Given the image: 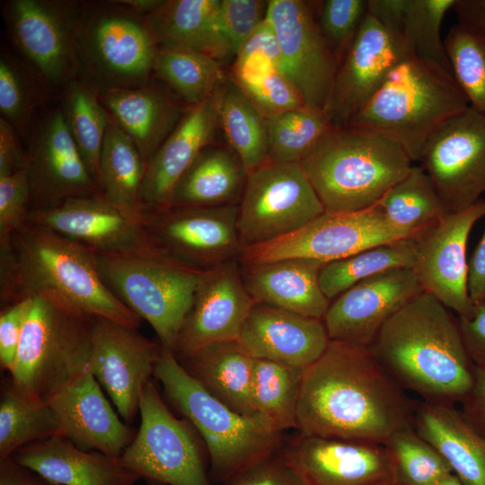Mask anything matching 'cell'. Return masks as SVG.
Listing matches in <instances>:
<instances>
[{
    "mask_svg": "<svg viewBox=\"0 0 485 485\" xmlns=\"http://www.w3.org/2000/svg\"><path fill=\"white\" fill-rule=\"evenodd\" d=\"M417 406L369 346L330 340L304 368L296 430L384 445L395 432L414 428Z\"/></svg>",
    "mask_w": 485,
    "mask_h": 485,
    "instance_id": "cell-1",
    "label": "cell"
},
{
    "mask_svg": "<svg viewBox=\"0 0 485 485\" xmlns=\"http://www.w3.org/2000/svg\"><path fill=\"white\" fill-rule=\"evenodd\" d=\"M32 297L80 318H104L132 329L142 322L105 285L92 251L27 224L0 242L1 307Z\"/></svg>",
    "mask_w": 485,
    "mask_h": 485,
    "instance_id": "cell-2",
    "label": "cell"
},
{
    "mask_svg": "<svg viewBox=\"0 0 485 485\" xmlns=\"http://www.w3.org/2000/svg\"><path fill=\"white\" fill-rule=\"evenodd\" d=\"M369 348L397 384L423 401L455 405L474 384L458 317L428 293L395 313Z\"/></svg>",
    "mask_w": 485,
    "mask_h": 485,
    "instance_id": "cell-3",
    "label": "cell"
},
{
    "mask_svg": "<svg viewBox=\"0 0 485 485\" xmlns=\"http://www.w3.org/2000/svg\"><path fill=\"white\" fill-rule=\"evenodd\" d=\"M390 137L352 125L331 128L301 161L326 211L370 208L411 168Z\"/></svg>",
    "mask_w": 485,
    "mask_h": 485,
    "instance_id": "cell-4",
    "label": "cell"
},
{
    "mask_svg": "<svg viewBox=\"0 0 485 485\" xmlns=\"http://www.w3.org/2000/svg\"><path fill=\"white\" fill-rule=\"evenodd\" d=\"M451 71L417 57L402 61L348 125L379 131L419 162L432 134L469 107Z\"/></svg>",
    "mask_w": 485,
    "mask_h": 485,
    "instance_id": "cell-5",
    "label": "cell"
},
{
    "mask_svg": "<svg viewBox=\"0 0 485 485\" xmlns=\"http://www.w3.org/2000/svg\"><path fill=\"white\" fill-rule=\"evenodd\" d=\"M153 375L201 436L209 455L210 473L216 481L224 483L253 462L281 449L282 432L259 414H239L211 395L170 349L162 347Z\"/></svg>",
    "mask_w": 485,
    "mask_h": 485,
    "instance_id": "cell-6",
    "label": "cell"
},
{
    "mask_svg": "<svg viewBox=\"0 0 485 485\" xmlns=\"http://www.w3.org/2000/svg\"><path fill=\"white\" fill-rule=\"evenodd\" d=\"M159 42L146 15L120 1L83 2L77 79L97 94L149 83Z\"/></svg>",
    "mask_w": 485,
    "mask_h": 485,
    "instance_id": "cell-7",
    "label": "cell"
},
{
    "mask_svg": "<svg viewBox=\"0 0 485 485\" xmlns=\"http://www.w3.org/2000/svg\"><path fill=\"white\" fill-rule=\"evenodd\" d=\"M93 321L32 297L9 384L23 396L47 403L88 368Z\"/></svg>",
    "mask_w": 485,
    "mask_h": 485,
    "instance_id": "cell-8",
    "label": "cell"
},
{
    "mask_svg": "<svg viewBox=\"0 0 485 485\" xmlns=\"http://www.w3.org/2000/svg\"><path fill=\"white\" fill-rule=\"evenodd\" d=\"M93 255L109 289L152 326L162 347L172 351L203 270L170 256Z\"/></svg>",
    "mask_w": 485,
    "mask_h": 485,
    "instance_id": "cell-9",
    "label": "cell"
},
{
    "mask_svg": "<svg viewBox=\"0 0 485 485\" xmlns=\"http://www.w3.org/2000/svg\"><path fill=\"white\" fill-rule=\"evenodd\" d=\"M139 412L140 427L120 455L122 463L153 483L211 485L196 429L172 413L152 379L144 387Z\"/></svg>",
    "mask_w": 485,
    "mask_h": 485,
    "instance_id": "cell-10",
    "label": "cell"
},
{
    "mask_svg": "<svg viewBox=\"0 0 485 485\" xmlns=\"http://www.w3.org/2000/svg\"><path fill=\"white\" fill-rule=\"evenodd\" d=\"M325 211L301 162L267 161L248 173L239 202L242 250L294 233Z\"/></svg>",
    "mask_w": 485,
    "mask_h": 485,
    "instance_id": "cell-11",
    "label": "cell"
},
{
    "mask_svg": "<svg viewBox=\"0 0 485 485\" xmlns=\"http://www.w3.org/2000/svg\"><path fill=\"white\" fill-rule=\"evenodd\" d=\"M83 2L11 0L4 4L8 35L22 59L49 87L77 79L76 34Z\"/></svg>",
    "mask_w": 485,
    "mask_h": 485,
    "instance_id": "cell-12",
    "label": "cell"
},
{
    "mask_svg": "<svg viewBox=\"0 0 485 485\" xmlns=\"http://www.w3.org/2000/svg\"><path fill=\"white\" fill-rule=\"evenodd\" d=\"M411 237L391 224L375 205L354 212L325 211L294 233L243 249L239 260L245 266L286 259L328 263L374 246Z\"/></svg>",
    "mask_w": 485,
    "mask_h": 485,
    "instance_id": "cell-13",
    "label": "cell"
},
{
    "mask_svg": "<svg viewBox=\"0 0 485 485\" xmlns=\"http://www.w3.org/2000/svg\"><path fill=\"white\" fill-rule=\"evenodd\" d=\"M448 214L462 211L485 193V114L469 106L440 126L419 159Z\"/></svg>",
    "mask_w": 485,
    "mask_h": 485,
    "instance_id": "cell-14",
    "label": "cell"
},
{
    "mask_svg": "<svg viewBox=\"0 0 485 485\" xmlns=\"http://www.w3.org/2000/svg\"><path fill=\"white\" fill-rule=\"evenodd\" d=\"M238 211L239 204L169 207L145 212L143 225L169 256L206 270L240 258Z\"/></svg>",
    "mask_w": 485,
    "mask_h": 485,
    "instance_id": "cell-15",
    "label": "cell"
},
{
    "mask_svg": "<svg viewBox=\"0 0 485 485\" xmlns=\"http://www.w3.org/2000/svg\"><path fill=\"white\" fill-rule=\"evenodd\" d=\"M485 216V200L447 214L411 237L412 270L422 287L458 317L471 319L474 304L468 289L469 263L466 247L475 223Z\"/></svg>",
    "mask_w": 485,
    "mask_h": 485,
    "instance_id": "cell-16",
    "label": "cell"
},
{
    "mask_svg": "<svg viewBox=\"0 0 485 485\" xmlns=\"http://www.w3.org/2000/svg\"><path fill=\"white\" fill-rule=\"evenodd\" d=\"M27 224L48 228L94 253L169 256L155 244L143 223L125 214L101 192L31 210Z\"/></svg>",
    "mask_w": 485,
    "mask_h": 485,
    "instance_id": "cell-17",
    "label": "cell"
},
{
    "mask_svg": "<svg viewBox=\"0 0 485 485\" xmlns=\"http://www.w3.org/2000/svg\"><path fill=\"white\" fill-rule=\"evenodd\" d=\"M26 142L31 211L101 192L69 133L60 106L36 117Z\"/></svg>",
    "mask_w": 485,
    "mask_h": 485,
    "instance_id": "cell-18",
    "label": "cell"
},
{
    "mask_svg": "<svg viewBox=\"0 0 485 485\" xmlns=\"http://www.w3.org/2000/svg\"><path fill=\"white\" fill-rule=\"evenodd\" d=\"M266 17L277 35L281 72L296 87L306 105L326 110L339 63L308 4L270 0Z\"/></svg>",
    "mask_w": 485,
    "mask_h": 485,
    "instance_id": "cell-19",
    "label": "cell"
},
{
    "mask_svg": "<svg viewBox=\"0 0 485 485\" xmlns=\"http://www.w3.org/2000/svg\"><path fill=\"white\" fill-rule=\"evenodd\" d=\"M414 57L402 35L387 30L367 13L335 75L326 110L333 126L348 125L389 73Z\"/></svg>",
    "mask_w": 485,
    "mask_h": 485,
    "instance_id": "cell-20",
    "label": "cell"
},
{
    "mask_svg": "<svg viewBox=\"0 0 485 485\" xmlns=\"http://www.w3.org/2000/svg\"><path fill=\"white\" fill-rule=\"evenodd\" d=\"M162 351L157 344L132 329L104 318L92 323L89 370L109 394L119 416L131 424L146 384Z\"/></svg>",
    "mask_w": 485,
    "mask_h": 485,
    "instance_id": "cell-21",
    "label": "cell"
},
{
    "mask_svg": "<svg viewBox=\"0 0 485 485\" xmlns=\"http://www.w3.org/2000/svg\"><path fill=\"white\" fill-rule=\"evenodd\" d=\"M254 303L237 260L203 270L172 352L181 361L207 346L238 340Z\"/></svg>",
    "mask_w": 485,
    "mask_h": 485,
    "instance_id": "cell-22",
    "label": "cell"
},
{
    "mask_svg": "<svg viewBox=\"0 0 485 485\" xmlns=\"http://www.w3.org/2000/svg\"><path fill=\"white\" fill-rule=\"evenodd\" d=\"M422 292L411 268L358 282L331 302L323 318L330 340L370 346L384 324Z\"/></svg>",
    "mask_w": 485,
    "mask_h": 485,
    "instance_id": "cell-23",
    "label": "cell"
},
{
    "mask_svg": "<svg viewBox=\"0 0 485 485\" xmlns=\"http://www.w3.org/2000/svg\"><path fill=\"white\" fill-rule=\"evenodd\" d=\"M281 450L306 485H394L381 444L298 433Z\"/></svg>",
    "mask_w": 485,
    "mask_h": 485,
    "instance_id": "cell-24",
    "label": "cell"
},
{
    "mask_svg": "<svg viewBox=\"0 0 485 485\" xmlns=\"http://www.w3.org/2000/svg\"><path fill=\"white\" fill-rule=\"evenodd\" d=\"M47 403L59 435L82 450L119 457L137 434L118 417L89 367Z\"/></svg>",
    "mask_w": 485,
    "mask_h": 485,
    "instance_id": "cell-25",
    "label": "cell"
},
{
    "mask_svg": "<svg viewBox=\"0 0 485 485\" xmlns=\"http://www.w3.org/2000/svg\"><path fill=\"white\" fill-rule=\"evenodd\" d=\"M330 339L323 320L255 302L238 342L255 359L302 368L316 361Z\"/></svg>",
    "mask_w": 485,
    "mask_h": 485,
    "instance_id": "cell-26",
    "label": "cell"
},
{
    "mask_svg": "<svg viewBox=\"0 0 485 485\" xmlns=\"http://www.w3.org/2000/svg\"><path fill=\"white\" fill-rule=\"evenodd\" d=\"M219 126L213 95L190 106L146 166L141 190L145 212L170 207L173 190Z\"/></svg>",
    "mask_w": 485,
    "mask_h": 485,
    "instance_id": "cell-27",
    "label": "cell"
},
{
    "mask_svg": "<svg viewBox=\"0 0 485 485\" xmlns=\"http://www.w3.org/2000/svg\"><path fill=\"white\" fill-rule=\"evenodd\" d=\"M12 457L55 485H135L140 480L120 456L82 450L59 434L25 445Z\"/></svg>",
    "mask_w": 485,
    "mask_h": 485,
    "instance_id": "cell-28",
    "label": "cell"
},
{
    "mask_svg": "<svg viewBox=\"0 0 485 485\" xmlns=\"http://www.w3.org/2000/svg\"><path fill=\"white\" fill-rule=\"evenodd\" d=\"M325 264L308 259H286L243 265L242 275L255 302L323 320L331 304L319 282Z\"/></svg>",
    "mask_w": 485,
    "mask_h": 485,
    "instance_id": "cell-29",
    "label": "cell"
},
{
    "mask_svg": "<svg viewBox=\"0 0 485 485\" xmlns=\"http://www.w3.org/2000/svg\"><path fill=\"white\" fill-rule=\"evenodd\" d=\"M98 97L110 118L137 146L146 166L183 116L178 100L152 80Z\"/></svg>",
    "mask_w": 485,
    "mask_h": 485,
    "instance_id": "cell-30",
    "label": "cell"
},
{
    "mask_svg": "<svg viewBox=\"0 0 485 485\" xmlns=\"http://www.w3.org/2000/svg\"><path fill=\"white\" fill-rule=\"evenodd\" d=\"M414 428L464 485H485V436L455 405L418 402Z\"/></svg>",
    "mask_w": 485,
    "mask_h": 485,
    "instance_id": "cell-31",
    "label": "cell"
},
{
    "mask_svg": "<svg viewBox=\"0 0 485 485\" xmlns=\"http://www.w3.org/2000/svg\"><path fill=\"white\" fill-rule=\"evenodd\" d=\"M254 360L238 340H234L207 346L179 362L211 395L239 414L254 416Z\"/></svg>",
    "mask_w": 485,
    "mask_h": 485,
    "instance_id": "cell-32",
    "label": "cell"
},
{
    "mask_svg": "<svg viewBox=\"0 0 485 485\" xmlns=\"http://www.w3.org/2000/svg\"><path fill=\"white\" fill-rule=\"evenodd\" d=\"M247 172L231 147L206 146L177 182L170 207L239 204Z\"/></svg>",
    "mask_w": 485,
    "mask_h": 485,
    "instance_id": "cell-33",
    "label": "cell"
},
{
    "mask_svg": "<svg viewBox=\"0 0 485 485\" xmlns=\"http://www.w3.org/2000/svg\"><path fill=\"white\" fill-rule=\"evenodd\" d=\"M221 0H167L146 15L159 43L185 46L217 60L231 56L223 35Z\"/></svg>",
    "mask_w": 485,
    "mask_h": 485,
    "instance_id": "cell-34",
    "label": "cell"
},
{
    "mask_svg": "<svg viewBox=\"0 0 485 485\" xmlns=\"http://www.w3.org/2000/svg\"><path fill=\"white\" fill-rule=\"evenodd\" d=\"M145 172L146 163L137 146L110 118L100 156L99 189L111 204L141 223Z\"/></svg>",
    "mask_w": 485,
    "mask_h": 485,
    "instance_id": "cell-35",
    "label": "cell"
},
{
    "mask_svg": "<svg viewBox=\"0 0 485 485\" xmlns=\"http://www.w3.org/2000/svg\"><path fill=\"white\" fill-rule=\"evenodd\" d=\"M218 123L247 173L268 161L266 119L239 86L226 79L213 94Z\"/></svg>",
    "mask_w": 485,
    "mask_h": 485,
    "instance_id": "cell-36",
    "label": "cell"
},
{
    "mask_svg": "<svg viewBox=\"0 0 485 485\" xmlns=\"http://www.w3.org/2000/svg\"><path fill=\"white\" fill-rule=\"evenodd\" d=\"M154 75L190 106L210 98L226 80L219 60L172 43H159Z\"/></svg>",
    "mask_w": 485,
    "mask_h": 485,
    "instance_id": "cell-37",
    "label": "cell"
},
{
    "mask_svg": "<svg viewBox=\"0 0 485 485\" xmlns=\"http://www.w3.org/2000/svg\"><path fill=\"white\" fill-rule=\"evenodd\" d=\"M375 207L394 226L413 237L448 214L432 180L420 166H411Z\"/></svg>",
    "mask_w": 485,
    "mask_h": 485,
    "instance_id": "cell-38",
    "label": "cell"
},
{
    "mask_svg": "<svg viewBox=\"0 0 485 485\" xmlns=\"http://www.w3.org/2000/svg\"><path fill=\"white\" fill-rule=\"evenodd\" d=\"M304 368L255 359L251 400L257 414L280 432L296 429L299 393Z\"/></svg>",
    "mask_w": 485,
    "mask_h": 485,
    "instance_id": "cell-39",
    "label": "cell"
},
{
    "mask_svg": "<svg viewBox=\"0 0 485 485\" xmlns=\"http://www.w3.org/2000/svg\"><path fill=\"white\" fill-rule=\"evenodd\" d=\"M63 90L60 109L64 120L98 184L100 156L110 116L98 94L80 80L70 82Z\"/></svg>",
    "mask_w": 485,
    "mask_h": 485,
    "instance_id": "cell-40",
    "label": "cell"
},
{
    "mask_svg": "<svg viewBox=\"0 0 485 485\" xmlns=\"http://www.w3.org/2000/svg\"><path fill=\"white\" fill-rule=\"evenodd\" d=\"M414 245L411 238L401 239L366 249L349 257L326 263L319 282L331 302L358 282L395 268H412Z\"/></svg>",
    "mask_w": 485,
    "mask_h": 485,
    "instance_id": "cell-41",
    "label": "cell"
},
{
    "mask_svg": "<svg viewBox=\"0 0 485 485\" xmlns=\"http://www.w3.org/2000/svg\"><path fill=\"white\" fill-rule=\"evenodd\" d=\"M57 434L58 422L48 403L23 396L10 384L4 388L0 401V459Z\"/></svg>",
    "mask_w": 485,
    "mask_h": 485,
    "instance_id": "cell-42",
    "label": "cell"
},
{
    "mask_svg": "<svg viewBox=\"0 0 485 485\" xmlns=\"http://www.w3.org/2000/svg\"><path fill=\"white\" fill-rule=\"evenodd\" d=\"M49 87L22 59L3 48L0 55V112L26 140Z\"/></svg>",
    "mask_w": 485,
    "mask_h": 485,
    "instance_id": "cell-43",
    "label": "cell"
},
{
    "mask_svg": "<svg viewBox=\"0 0 485 485\" xmlns=\"http://www.w3.org/2000/svg\"><path fill=\"white\" fill-rule=\"evenodd\" d=\"M265 119L271 163L301 162L334 127L326 110L309 105Z\"/></svg>",
    "mask_w": 485,
    "mask_h": 485,
    "instance_id": "cell-44",
    "label": "cell"
},
{
    "mask_svg": "<svg viewBox=\"0 0 485 485\" xmlns=\"http://www.w3.org/2000/svg\"><path fill=\"white\" fill-rule=\"evenodd\" d=\"M384 446L394 485H436L453 473L443 456L414 428L395 432Z\"/></svg>",
    "mask_w": 485,
    "mask_h": 485,
    "instance_id": "cell-45",
    "label": "cell"
},
{
    "mask_svg": "<svg viewBox=\"0 0 485 485\" xmlns=\"http://www.w3.org/2000/svg\"><path fill=\"white\" fill-rule=\"evenodd\" d=\"M444 42L452 74L469 105L485 114V37L458 22Z\"/></svg>",
    "mask_w": 485,
    "mask_h": 485,
    "instance_id": "cell-46",
    "label": "cell"
},
{
    "mask_svg": "<svg viewBox=\"0 0 485 485\" xmlns=\"http://www.w3.org/2000/svg\"><path fill=\"white\" fill-rule=\"evenodd\" d=\"M455 0H406L401 35L417 57L452 72L441 37L442 22Z\"/></svg>",
    "mask_w": 485,
    "mask_h": 485,
    "instance_id": "cell-47",
    "label": "cell"
},
{
    "mask_svg": "<svg viewBox=\"0 0 485 485\" xmlns=\"http://www.w3.org/2000/svg\"><path fill=\"white\" fill-rule=\"evenodd\" d=\"M367 14V0H326L317 24L339 65Z\"/></svg>",
    "mask_w": 485,
    "mask_h": 485,
    "instance_id": "cell-48",
    "label": "cell"
},
{
    "mask_svg": "<svg viewBox=\"0 0 485 485\" xmlns=\"http://www.w3.org/2000/svg\"><path fill=\"white\" fill-rule=\"evenodd\" d=\"M234 83L264 119L306 105L296 87L277 68Z\"/></svg>",
    "mask_w": 485,
    "mask_h": 485,
    "instance_id": "cell-49",
    "label": "cell"
},
{
    "mask_svg": "<svg viewBox=\"0 0 485 485\" xmlns=\"http://www.w3.org/2000/svg\"><path fill=\"white\" fill-rule=\"evenodd\" d=\"M30 188L25 169L0 176V242L28 223Z\"/></svg>",
    "mask_w": 485,
    "mask_h": 485,
    "instance_id": "cell-50",
    "label": "cell"
},
{
    "mask_svg": "<svg viewBox=\"0 0 485 485\" xmlns=\"http://www.w3.org/2000/svg\"><path fill=\"white\" fill-rule=\"evenodd\" d=\"M267 5L260 0H221L220 27L232 57L264 20Z\"/></svg>",
    "mask_w": 485,
    "mask_h": 485,
    "instance_id": "cell-51",
    "label": "cell"
},
{
    "mask_svg": "<svg viewBox=\"0 0 485 485\" xmlns=\"http://www.w3.org/2000/svg\"><path fill=\"white\" fill-rule=\"evenodd\" d=\"M223 485H306L282 450L267 454L233 475Z\"/></svg>",
    "mask_w": 485,
    "mask_h": 485,
    "instance_id": "cell-52",
    "label": "cell"
},
{
    "mask_svg": "<svg viewBox=\"0 0 485 485\" xmlns=\"http://www.w3.org/2000/svg\"><path fill=\"white\" fill-rule=\"evenodd\" d=\"M32 304L27 298L2 308L0 314V365L10 371L18 349L24 323Z\"/></svg>",
    "mask_w": 485,
    "mask_h": 485,
    "instance_id": "cell-53",
    "label": "cell"
},
{
    "mask_svg": "<svg viewBox=\"0 0 485 485\" xmlns=\"http://www.w3.org/2000/svg\"><path fill=\"white\" fill-rule=\"evenodd\" d=\"M466 350L476 366L485 367V300L474 304L471 319L458 317Z\"/></svg>",
    "mask_w": 485,
    "mask_h": 485,
    "instance_id": "cell-54",
    "label": "cell"
},
{
    "mask_svg": "<svg viewBox=\"0 0 485 485\" xmlns=\"http://www.w3.org/2000/svg\"><path fill=\"white\" fill-rule=\"evenodd\" d=\"M253 55L267 57L280 70V51L277 35L266 16L242 45L235 58Z\"/></svg>",
    "mask_w": 485,
    "mask_h": 485,
    "instance_id": "cell-55",
    "label": "cell"
},
{
    "mask_svg": "<svg viewBox=\"0 0 485 485\" xmlns=\"http://www.w3.org/2000/svg\"><path fill=\"white\" fill-rule=\"evenodd\" d=\"M16 129L0 119V176L25 169L26 149Z\"/></svg>",
    "mask_w": 485,
    "mask_h": 485,
    "instance_id": "cell-56",
    "label": "cell"
},
{
    "mask_svg": "<svg viewBox=\"0 0 485 485\" xmlns=\"http://www.w3.org/2000/svg\"><path fill=\"white\" fill-rule=\"evenodd\" d=\"M461 403L463 416L485 436V367L475 366L474 384Z\"/></svg>",
    "mask_w": 485,
    "mask_h": 485,
    "instance_id": "cell-57",
    "label": "cell"
},
{
    "mask_svg": "<svg viewBox=\"0 0 485 485\" xmlns=\"http://www.w3.org/2000/svg\"><path fill=\"white\" fill-rule=\"evenodd\" d=\"M406 0H367V13L387 30L401 35Z\"/></svg>",
    "mask_w": 485,
    "mask_h": 485,
    "instance_id": "cell-58",
    "label": "cell"
},
{
    "mask_svg": "<svg viewBox=\"0 0 485 485\" xmlns=\"http://www.w3.org/2000/svg\"><path fill=\"white\" fill-rule=\"evenodd\" d=\"M468 289L474 304L485 300V229L469 261Z\"/></svg>",
    "mask_w": 485,
    "mask_h": 485,
    "instance_id": "cell-59",
    "label": "cell"
},
{
    "mask_svg": "<svg viewBox=\"0 0 485 485\" xmlns=\"http://www.w3.org/2000/svg\"><path fill=\"white\" fill-rule=\"evenodd\" d=\"M32 470L17 463L12 456L0 459V485H48Z\"/></svg>",
    "mask_w": 485,
    "mask_h": 485,
    "instance_id": "cell-60",
    "label": "cell"
},
{
    "mask_svg": "<svg viewBox=\"0 0 485 485\" xmlns=\"http://www.w3.org/2000/svg\"><path fill=\"white\" fill-rule=\"evenodd\" d=\"M453 10L459 23L485 37V0H455Z\"/></svg>",
    "mask_w": 485,
    "mask_h": 485,
    "instance_id": "cell-61",
    "label": "cell"
},
{
    "mask_svg": "<svg viewBox=\"0 0 485 485\" xmlns=\"http://www.w3.org/2000/svg\"><path fill=\"white\" fill-rule=\"evenodd\" d=\"M122 4L128 6L133 11L148 15L155 11L163 3V0H119Z\"/></svg>",
    "mask_w": 485,
    "mask_h": 485,
    "instance_id": "cell-62",
    "label": "cell"
},
{
    "mask_svg": "<svg viewBox=\"0 0 485 485\" xmlns=\"http://www.w3.org/2000/svg\"><path fill=\"white\" fill-rule=\"evenodd\" d=\"M436 485H464V484L459 480L457 476H455L454 473H450Z\"/></svg>",
    "mask_w": 485,
    "mask_h": 485,
    "instance_id": "cell-63",
    "label": "cell"
},
{
    "mask_svg": "<svg viewBox=\"0 0 485 485\" xmlns=\"http://www.w3.org/2000/svg\"><path fill=\"white\" fill-rule=\"evenodd\" d=\"M48 485H55V484L48 483Z\"/></svg>",
    "mask_w": 485,
    "mask_h": 485,
    "instance_id": "cell-64",
    "label": "cell"
}]
</instances>
